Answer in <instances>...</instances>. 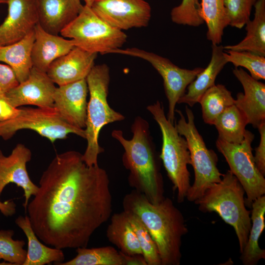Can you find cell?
I'll list each match as a JSON object with an SVG mask.
<instances>
[{
    "label": "cell",
    "instance_id": "e575fe53",
    "mask_svg": "<svg viewBox=\"0 0 265 265\" xmlns=\"http://www.w3.org/2000/svg\"><path fill=\"white\" fill-rule=\"evenodd\" d=\"M257 0H224L228 26L242 28L250 19Z\"/></svg>",
    "mask_w": 265,
    "mask_h": 265
},
{
    "label": "cell",
    "instance_id": "ee69618b",
    "mask_svg": "<svg viewBox=\"0 0 265 265\" xmlns=\"http://www.w3.org/2000/svg\"></svg>",
    "mask_w": 265,
    "mask_h": 265
},
{
    "label": "cell",
    "instance_id": "f1b7e54d",
    "mask_svg": "<svg viewBox=\"0 0 265 265\" xmlns=\"http://www.w3.org/2000/svg\"><path fill=\"white\" fill-rule=\"evenodd\" d=\"M202 18L207 25V38L212 43L220 44L225 28L228 26L224 0H201Z\"/></svg>",
    "mask_w": 265,
    "mask_h": 265
},
{
    "label": "cell",
    "instance_id": "7c38bea8",
    "mask_svg": "<svg viewBox=\"0 0 265 265\" xmlns=\"http://www.w3.org/2000/svg\"><path fill=\"white\" fill-rule=\"evenodd\" d=\"M103 20L121 30L147 26L151 8L145 0H95L91 7Z\"/></svg>",
    "mask_w": 265,
    "mask_h": 265
},
{
    "label": "cell",
    "instance_id": "74e56055",
    "mask_svg": "<svg viewBox=\"0 0 265 265\" xmlns=\"http://www.w3.org/2000/svg\"><path fill=\"white\" fill-rule=\"evenodd\" d=\"M20 110L11 105L5 95L0 94V122L15 117Z\"/></svg>",
    "mask_w": 265,
    "mask_h": 265
},
{
    "label": "cell",
    "instance_id": "4dcf8cb0",
    "mask_svg": "<svg viewBox=\"0 0 265 265\" xmlns=\"http://www.w3.org/2000/svg\"><path fill=\"white\" fill-rule=\"evenodd\" d=\"M228 63H232L235 67H243L254 79H265V56L249 51L226 50L223 53Z\"/></svg>",
    "mask_w": 265,
    "mask_h": 265
},
{
    "label": "cell",
    "instance_id": "4fadbf2b",
    "mask_svg": "<svg viewBox=\"0 0 265 265\" xmlns=\"http://www.w3.org/2000/svg\"><path fill=\"white\" fill-rule=\"evenodd\" d=\"M31 156L30 150L21 143L17 144L7 156L0 149V200L5 187L10 183L15 184L24 190L25 200L23 206L26 213L29 199L39 188L31 180L26 169Z\"/></svg>",
    "mask_w": 265,
    "mask_h": 265
},
{
    "label": "cell",
    "instance_id": "5bb4252c",
    "mask_svg": "<svg viewBox=\"0 0 265 265\" xmlns=\"http://www.w3.org/2000/svg\"><path fill=\"white\" fill-rule=\"evenodd\" d=\"M56 88L46 72L32 67L27 79L19 83L5 96L11 105L16 108L25 105L51 107L53 106Z\"/></svg>",
    "mask_w": 265,
    "mask_h": 265
},
{
    "label": "cell",
    "instance_id": "d590c367",
    "mask_svg": "<svg viewBox=\"0 0 265 265\" xmlns=\"http://www.w3.org/2000/svg\"><path fill=\"white\" fill-rule=\"evenodd\" d=\"M19 84L13 69L7 64L0 63V94L5 95Z\"/></svg>",
    "mask_w": 265,
    "mask_h": 265
},
{
    "label": "cell",
    "instance_id": "8992f818",
    "mask_svg": "<svg viewBox=\"0 0 265 265\" xmlns=\"http://www.w3.org/2000/svg\"><path fill=\"white\" fill-rule=\"evenodd\" d=\"M158 123L162 135V146L159 158L167 176L177 192L179 203L184 201L191 185L187 165H191L188 145L185 138L180 135L175 126L168 120L163 104L159 101L147 106Z\"/></svg>",
    "mask_w": 265,
    "mask_h": 265
},
{
    "label": "cell",
    "instance_id": "d6a6232c",
    "mask_svg": "<svg viewBox=\"0 0 265 265\" xmlns=\"http://www.w3.org/2000/svg\"><path fill=\"white\" fill-rule=\"evenodd\" d=\"M12 230H0V258L12 265H23L27 251L24 249L23 240L14 239Z\"/></svg>",
    "mask_w": 265,
    "mask_h": 265
},
{
    "label": "cell",
    "instance_id": "83f0119b",
    "mask_svg": "<svg viewBox=\"0 0 265 265\" xmlns=\"http://www.w3.org/2000/svg\"><path fill=\"white\" fill-rule=\"evenodd\" d=\"M232 93L223 84H215L209 88L199 101L204 122L213 125L215 119L227 108L234 105Z\"/></svg>",
    "mask_w": 265,
    "mask_h": 265
},
{
    "label": "cell",
    "instance_id": "30bf717a",
    "mask_svg": "<svg viewBox=\"0 0 265 265\" xmlns=\"http://www.w3.org/2000/svg\"><path fill=\"white\" fill-rule=\"evenodd\" d=\"M254 134L246 130L244 139L240 144H233L217 138L215 144L223 156L230 171L242 186L246 198V207H251L254 201L265 194V179L258 169L252 153V143Z\"/></svg>",
    "mask_w": 265,
    "mask_h": 265
},
{
    "label": "cell",
    "instance_id": "4316f807",
    "mask_svg": "<svg viewBox=\"0 0 265 265\" xmlns=\"http://www.w3.org/2000/svg\"><path fill=\"white\" fill-rule=\"evenodd\" d=\"M248 124L244 114L233 105L217 117L213 125L218 132V138L230 143L240 144Z\"/></svg>",
    "mask_w": 265,
    "mask_h": 265
},
{
    "label": "cell",
    "instance_id": "8fae6325",
    "mask_svg": "<svg viewBox=\"0 0 265 265\" xmlns=\"http://www.w3.org/2000/svg\"><path fill=\"white\" fill-rule=\"evenodd\" d=\"M110 53L142 58L149 62L157 71L163 79L164 92L168 101L166 117L169 121L174 124L176 106L179 100L186 93L188 85L204 68H182L167 58L137 48H120L111 51Z\"/></svg>",
    "mask_w": 265,
    "mask_h": 265
},
{
    "label": "cell",
    "instance_id": "603a6c76",
    "mask_svg": "<svg viewBox=\"0 0 265 265\" xmlns=\"http://www.w3.org/2000/svg\"><path fill=\"white\" fill-rule=\"evenodd\" d=\"M34 40L33 30L18 42L0 46V61L13 69L19 83L27 79L33 67L31 52Z\"/></svg>",
    "mask_w": 265,
    "mask_h": 265
},
{
    "label": "cell",
    "instance_id": "ac0fdd59",
    "mask_svg": "<svg viewBox=\"0 0 265 265\" xmlns=\"http://www.w3.org/2000/svg\"><path fill=\"white\" fill-rule=\"evenodd\" d=\"M97 54L75 47L53 61L46 73L58 86L86 79L95 65Z\"/></svg>",
    "mask_w": 265,
    "mask_h": 265
},
{
    "label": "cell",
    "instance_id": "277c9868",
    "mask_svg": "<svg viewBox=\"0 0 265 265\" xmlns=\"http://www.w3.org/2000/svg\"><path fill=\"white\" fill-rule=\"evenodd\" d=\"M245 191L236 177L228 170L219 183L211 186L194 202L203 212H216L234 228L239 252L243 250L251 226V211L245 203Z\"/></svg>",
    "mask_w": 265,
    "mask_h": 265
},
{
    "label": "cell",
    "instance_id": "d4e9b609",
    "mask_svg": "<svg viewBox=\"0 0 265 265\" xmlns=\"http://www.w3.org/2000/svg\"><path fill=\"white\" fill-rule=\"evenodd\" d=\"M253 20L246 23L245 37L238 43L223 46V49L249 51L265 56V0H257Z\"/></svg>",
    "mask_w": 265,
    "mask_h": 265
},
{
    "label": "cell",
    "instance_id": "5b68a950",
    "mask_svg": "<svg viewBox=\"0 0 265 265\" xmlns=\"http://www.w3.org/2000/svg\"><path fill=\"white\" fill-rule=\"evenodd\" d=\"M86 80L89 93L85 128L87 146L82 159L87 165H98V158L104 149L99 144V136L106 125L125 119V116L112 108L107 102L110 72L106 64L94 65Z\"/></svg>",
    "mask_w": 265,
    "mask_h": 265
},
{
    "label": "cell",
    "instance_id": "cb8c5ba5",
    "mask_svg": "<svg viewBox=\"0 0 265 265\" xmlns=\"http://www.w3.org/2000/svg\"><path fill=\"white\" fill-rule=\"evenodd\" d=\"M251 208V226L247 241L240 256L244 265H256L261 260L265 259V250L259 245L260 237L265 228V195L254 201Z\"/></svg>",
    "mask_w": 265,
    "mask_h": 265
},
{
    "label": "cell",
    "instance_id": "f546056e",
    "mask_svg": "<svg viewBox=\"0 0 265 265\" xmlns=\"http://www.w3.org/2000/svg\"><path fill=\"white\" fill-rule=\"evenodd\" d=\"M77 255L59 265H123L120 251L111 246L76 248Z\"/></svg>",
    "mask_w": 265,
    "mask_h": 265
},
{
    "label": "cell",
    "instance_id": "3957f363",
    "mask_svg": "<svg viewBox=\"0 0 265 265\" xmlns=\"http://www.w3.org/2000/svg\"><path fill=\"white\" fill-rule=\"evenodd\" d=\"M123 210L136 215L155 242L161 265H179L182 238L188 232L184 217L169 198L153 204L133 189L123 199Z\"/></svg>",
    "mask_w": 265,
    "mask_h": 265
},
{
    "label": "cell",
    "instance_id": "e0dca14e",
    "mask_svg": "<svg viewBox=\"0 0 265 265\" xmlns=\"http://www.w3.org/2000/svg\"><path fill=\"white\" fill-rule=\"evenodd\" d=\"M233 73L244 90V93L237 94L234 105L244 114L248 124L257 129L265 122V84L241 67H235Z\"/></svg>",
    "mask_w": 265,
    "mask_h": 265
},
{
    "label": "cell",
    "instance_id": "b9f144b4",
    "mask_svg": "<svg viewBox=\"0 0 265 265\" xmlns=\"http://www.w3.org/2000/svg\"><path fill=\"white\" fill-rule=\"evenodd\" d=\"M8 0H0V4L7 3Z\"/></svg>",
    "mask_w": 265,
    "mask_h": 265
},
{
    "label": "cell",
    "instance_id": "484cf974",
    "mask_svg": "<svg viewBox=\"0 0 265 265\" xmlns=\"http://www.w3.org/2000/svg\"><path fill=\"white\" fill-rule=\"evenodd\" d=\"M110 218V223L106 231L108 240L126 255H142L137 238L126 212L115 213Z\"/></svg>",
    "mask_w": 265,
    "mask_h": 265
},
{
    "label": "cell",
    "instance_id": "f35d334b",
    "mask_svg": "<svg viewBox=\"0 0 265 265\" xmlns=\"http://www.w3.org/2000/svg\"><path fill=\"white\" fill-rule=\"evenodd\" d=\"M121 254L122 256L123 265H147L142 254L126 255L122 252Z\"/></svg>",
    "mask_w": 265,
    "mask_h": 265
},
{
    "label": "cell",
    "instance_id": "836d02e7",
    "mask_svg": "<svg viewBox=\"0 0 265 265\" xmlns=\"http://www.w3.org/2000/svg\"><path fill=\"white\" fill-rule=\"evenodd\" d=\"M172 21L177 24L197 27L204 23L199 0H182L170 13Z\"/></svg>",
    "mask_w": 265,
    "mask_h": 265
},
{
    "label": "cell",
    "instance_id": "8d00e7d4",
    "mask_svg": "<svg viewBox=\"0 0 265 265\" xmlns=\"http://www.w3.org/2000/svg\"><path fill=\"white\" fill-rule=\"evenodd\" d=\"M260 135V140L258 147L255 149L254 156L256 166L264 176H265V122L262 123L257 128Z\"/></svg>",
    "mask_w": 265,
    "mask_h": 265
},
{
    "label": "cell",
    "instance_id": "7402d4cb",
    "mask_svg": "<svg viewBox=\"0 0 265 265\" xmlns=\"http://www.w3.org/2000/svg\"><path fill=\"white\" fill-rule=\"evenodd\" d=\"M15 223L27 239L26 256L23 265H44L53 263L58 265L65 260L62 249L49 247L41 243L32 228L27 215L19 216Z\"/></svg>",
    "mask_w": 265,
    "mask_h": 265
},
{
    "label": "cell",
    "instance_id": "7bdbcfd3",
    "mask_svg": "<svg viewBox=\"0 0 265 265\" xmlns=\"http://www.w3.org/2000/svg\"><path fill=\"white\" fill-rule=\"evenodd\" d=\"M10 265V264L9 263H5V262H3V263H0V265Z\"/></svg>",
    "mask_w": 265,
    "mask_h": 265
},
{
    "label": "cell",
    "instance_id": "ffe728a7",
    "mask_svg": "<svg viewBox=\"0 0 265 265\" xmlns=\"http://www.w3.org/2000/svg\"><path fill=\"white\" fill-rule=\"evenodd\" d=\"M34 30L35 40L31 52L32 62L33 67L40 71L47 72L53 61L75 47L72 39L49 33L38 23Z\"/></svg>",
    "mask_w": 265,
    "mask_h": 265
},
{
    "label": "cell",
    "instance_id": "ab89813d",
    "mask_svg": "<svg viewBox=\"0 0 265 265\" xmlns=\"http://www.w3.org/2000/svg\"><path fill=\"white\" fill-rule=\"evenodd\" d=\"M0 212L5 216H12L16 212V205L13 200H0Z\"/></svg>",
    "mask_w": 265,
    "mask_h": 265
},
{
    "label": "cell",
    "instance_id": "9a60e30c",
    "mask_svg": "<svg viewBox=\"0 0 265 265\" xmlns=\"http://www.w3.org/2000/svg\"><path fill=\"white\" fill-rule=\"evenodd\" d=\"M88 92L86 79L58 86L53 95V107L67 123L85 129Z\"/></svg>",
    "mask_w": 265,
    "mask_h": 265
},
{
    "label": "cell",
    "instance_id": "60d3db41",
    "mask_svg": "<svg viewBox=\"0 0 265 265\" xmlns=\"http://www.w3.org/2000/svg\"><path fill=\"white\" fill-rule=\"evenodd\" d=\"M94 0H84L85 2V5L89 7H91Z\"/></svg>",
    "mask_w": 265,
    "mask_h": 265
},
{
    "label": "cell",
    "instance_id": "d6986e66",
    "mask_svg": "<svg viewBox=\"0 0 265 265\" xmlns=\"http://www.w3.org/2000/svg\"><path fill=\"white\" fill-rule=\"evenodd\" d=\"M38 23L47 32L58 33L80 14L83 6L80 0H35Z\"/></svg>",
    "mask_w": 265,
    "mask_h": 265
},
{
    "label": "cell",
    "instance_id": "6da1fadb",
    "mask_svg": "<svg viewBox=\"0 0 265 265\" xmlns=\"http://www.w3.org/2000/svg\"><path fill=\"white\" fill-rule=\"evenodd\" d=\"M26 212L42 242L58 249L87 247L94 232L110 217L112 198L106 171L89 166L82 154H57L43 172Z\"/></svg>",
    "mask_w": 265,
    "mask_h": 265
},
{
    "label": "cell",
    "instance_id": "2e32d148",
    "mask_svg": "<svg viewBox=\"0 0 265 265\" xmlns=\"http://www.w3.org/2000/svg\"><path fill=\"white\" fill-rule=\"evenodd\" d=\"M8 13L0 25V46L18 42L33 31L38 23L35 0H8Z\"/></svg>",
    "mask_w": 265,
    "mask_h": 265
},
{
    "label": "cell",
    "instance_id": "ba28073f",
    "mask_svg": "<svg viewBox=\"0 0 265 265\" xmlns=\"http://www.w3.org/2000/svg\"><path fill=\"white\" fill-rule=\"evenodd\" d=\"M75 47L92 53H109L126 43L127 35L99 17L84 5L79 15L60 33Z\"/></svg>",
    "mask_w": 265,
    "mask_h": 265
},
{
    "label": "cell",
    "instance_id": "7a4b0ae2",
    "mask_svg": "<svg viewBox=\"0 0 265 265\" xmlns=\"http://www.w3.org/2000/svg\"><path fill=\"white\" fill-rule=\"evenodd\" d=\"M132 137H124L120 130H114L112 137L122 145V162L129 171L130 186L142 193L153 204L164 198V183L160 171V159L151 134L148 122L135 117L131 126Z\"/></svg>",
    "mask_w": 265,
    "mask_h": 265
},
{
    "label": "cell",
    "instance_id": "9c48e42d",
    "mask_svg": "<svg viewBox=\"0 0 265 265\" xmlns=\"http://www.w3.org/2000/svg\"><path fill=\"white\" fill-rule=\"evenodd\" d=\"M24 129L33 130L52 143L65 138L69 133L85 139L86 136L85 129L67 123L53 107L21 108L15 117L0 122V137L7 140Z\"/></svg>",
    "mask_w": 265,
    "mask_h": 265
},
{
    "label": "cell",
    "instance_id": "44dd1931",
    "mask_svg": "<svg viewBox=\"0 0 265 265\" xmlns=\"http://www.w3.org/2000/svg\"><path fill=\"white\" fill-rule=\"evenodd\" d=\"M212 56L208 66L199 73L188 85L185 94L178 104H185L190 107L198 103L202 95L214 85L218 75L228 63L224 55L223 46L212 43Z\"/></svg>",
    "mask_w": 265,
    "mask_h": 265
},
{
    "label": "cell",
    "instance_id": "1f68e13d",
    "mask_svg": "<svg viewBox=\"0 0 265 265\" xmlns=\"http://www.w3.org/2000/svg\"><path fill=\"white\" fill-rule=\"evenodd\" d=\"M125 212L136 236L147 265H161L157 245L145 225L136 215L130 212Z\"/></svg>",
    "mask_w": 265,
    "mask_h": 265
},
{
    "label": "cell",
    "instance_id": "52a82bcc",
    "mask_svg": "<svg viewBox=\"0 0 265 265\" xmlns=\"http://www.w3.org/2000/svg\"><path fill=\"white\" fill-rule=\"evenodd\" d=\"M185 109L187 120L182 111L176 109L179 119L174 124L178 133L187 143L194 181L187 191L186 198L188 201L194 202L201 198L211 186L220 182L223 174L217 166V155L213 150L207 147L195 126L193 111L187 106Z\"/></svg>",
    "mask_w": 265,
    "mask_h": 265
}]
</instances>
